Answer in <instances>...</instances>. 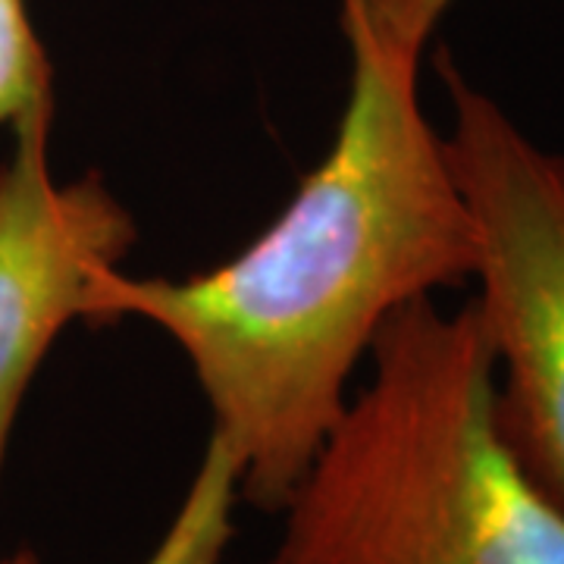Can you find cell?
Returning a JSON list of instances; mask_svg holds the SVG:
<instances>
[{"label": "cell", "instance_id": "3", "mask_svg": "<svg viewBox=\"0 0 564 564\" xmlns=\"http://www.w3.org/2000/svg\"><path fill=\"white\" fill-rule=\"evenodd\" d=\"M448 161L474 220V311L508 440L564 505V158L445 63Z\"/></svg>", "mask_w": 564, "mask_h": 564}, {"label": "cell", "instance_id": "5", "mask_svg": "<svg viewBox=\"0 0 564 564\" xmlns=\"http://www.w3.org/2000/svg\"><path fill=\"white\" fill-rule=\"evenodd\" d=\"M239 480V462L220 436L210 433L182 502L139 564H220L236 536Z\"/></svg>", "mask_w": 564, "mask_h": 564}, {"label": "cell", "instance_id": "9", "mask_svg": "<svg viewBox=\"0 0 564 564\" xmlns=\"http://www.w3.org/2000/svg\"><path fill=\"white\" fill-rule=\"evenodd\" d=\"M263 564H270V562H263Z\"/></svg>", "mask_w": 564, "mask_h": 564}, {"label": "cell", "instance_id": "1", "mask_svg": "<svg viewBox=\"0 0 564 564\" xmlns=\"http://www.w3.org/2000/svg\"><path fill=\"white\" fill-rule=\"evenodd\" d=\"M421 63L351 51L326 158L232 261L188 280L104 273L91 323L158 326L192 364L242 499L280 514L348 402L383 323L474 276V220L445 135L423 113Z\"/></svg>", "mask_w": 564, "mask_h": 564}, {"label": "cell", "instance_id": "2", "mask_svg": "<svg viewBox=\"0 0 564 564\" xmlns=\"http://www.w3.org/2000/svg\"><path fill=\"white\" fill-rule=\"evenodd\" d=\"M367 358L270 564H564V505L508 440L474 302L404 304Z\"/></svg>", "mask_w": 564, "mask_h": 564}, {"label": "cell", "instance_id": "6", "mask_svg": "<svg viewBox=\"0 0 564 564\" xmlns=\"http://www.w3.org/2000/svg\"><path fill=\"white\" fill-rule=\"evenodd\" d=\"M54 107V69L25 0H0V129Z\"/></svg>", "mask_w": 564, "mask_h": 564}, {"label": "cell", "instance_id": "7", "mask_svg": "<svg viewBox=\"0 0 564 564\" xmlns=\"http://www.w3.org/2000/svg\"><path fill=\"white\" fill-rule=\"evenodd\" d=\"M455 0H339L351 51L421 63L436 25Z\"/></svg>", "mask_w": 564, "mask_h": 564}, {"label": "cell", "instance_id": "4", "mask_svg": "<svg viewBox=\"0 0 564 564\" xmlns=\"http://www.w3.org/2000/svg\"><path fill=\"white\" fill-rule=\"evenodd\" d=\"M51 122L54 107L25 113L0 166V470L41 361L69 323L91 321L95 285L139 239L101 176L54 180Z\"/></svg>", "mask_w": 564, "mask_h": 564}, {"label": "cell", "instance_id": "8", "mask_svg": "<svg viewBox=\"0 0 564 564\" xmlns=\"http://www.w3.org/2000/svg\"><path fill=\"white\" fill-rule=\"evenodd\" d=\"M0 564H39V555L32 549H17L10 555H0Z\"/></svg>", "mask_w": 564, "mask_h": 564}]
</instances>
